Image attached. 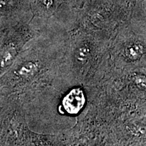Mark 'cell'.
I'll return each instance as SVG.
<instances>
[{
    "instance_id": "1",
    "label": "cell",
    "mask_w": 146,
    "mask_h": 146,
    "mask_svg": "<svg viewBox=\"0 0 146 146\" xmlns=\"http://www.w3.org/2000/svg\"><path fill=\"white\" fill-rule=\"evenodd\" d=\"M85 104V96L80 89H74L64 98L63 106L67 112L76 114L81 110Z\"/></svg>"
},
{
    "instance_id": "2",
    "label": "cell",
    "mask_w": 146,
    "mask_h": 146,
    "mask_svg": "<svg viewBox=\"0 0 146 146\" xmlns=\"http://www.w3.org/2000/svg\"><path fill=\"white\" fill-rule=\"evenodd\" d=\"M38 70V66L36 63L29 62L23 64L16 71V74L22 78H29L33 76Z\"/></svg>"
},
{
    "instance_id": "3",
    "label": "cell",
    "mask_w": 146,
    "mask_h": 146,
    "mask_svg": "<svg viewBox=\"0 0 146 146\" xmlns=\"http://www.w3.org/2000/svg\"><path fill=\"white\" fill-rule=\"evenodd\" d=\"M143 53V47L141 44L135 43L129 45L125 50V54L129 59L136 60L141 58Z\"/></svg>"
},
{
    "instance_id": "4",
    "label": "cell",
    "mask_w": 146,
    "mask_h": 146,
    "mask_svg": "<svg viewBox=\"0 0 146 146\" xmlns=\"http://www.w3.org/2000/svg\"><path fill=\"white\" fill-rule=\"evenodd\" d=\"M16 50L13 47H8L5 49L0 56V67L5 68L12 62L15 57Z\"/></svg>"
},
{
    "instance_id": "5",
    "label": "cell",
    "mask_w": 146,
    "mask_h": 146,
    "mask_svg": "<svg viewBox=\"0 0 146 146\" xmlns=\"http://www.w3.org/2000/svg\"><path fill=\"white\" fill-rule=\"evenodd\" d=\"M90 48L87 45H83L78 49L76 52V58L78 61H85L90 54Z\"/></svg>"
},
{
    "instance_id": "6",
    "label": "cell",
    "mask_w": 146,
    "mask_h": 146,
    "mask_svg": "<svg viewBox=\"0 0 146 146\" xmlns=\"http://www.w3.org/2000/svg\"><path fill=\"white\" fill-rule=\"evenodd\" d=\"M135 83L136 84L137 86L141 89L145 88V78L144 76L137 75L135 77Z\"/></svg>"
},
{
    "instance_id": "7",
    "label": "cell",
    "mask_w": 146,
    "mask_h": 146,
    "mask_svg": "<svg viewBox=\"0 0 146 146\" xmlns=\"http://www.w3.org/2000/svg\"><path fill=\"white\" fill-rule=\"evenodd\" d=\"M53 1H54V0H41L43 4L45 6L47 7V8L52 6V5L53 3Z\"/></svg>"
}]
</instances>
